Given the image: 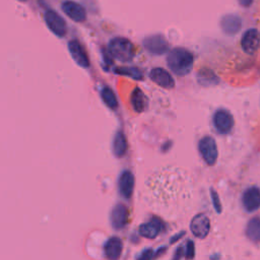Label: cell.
I'll return each mask as SVG.
<instances>
[{"instance_id":"1","label":"cell","mask_w":260,"mask_h":260,"mask_svg":"<svg viewBox=\"0 0 260 260\" xmlns=\"http://www.w3.org/2000/svg\"><path fill=\"white\" fill-rule=\"evenodd\" d=\"M167 64L176 76L184 77L191 72L194 64V56L189 50L177 47L168 53Z\"/></svg>"},{"instance_id":"2","label":"cell","mask_w":260,"mask_h":260,"mask_svg":"<svg viewBox=\"0 0 260 260\" xmlns=\"http://www.w3.org/2000/svg\"><path fill=\"white\" fill-rule=\"evenodd\" d=\"M109 54L120 62H130L135 55V50L129 39L115 37L109 43Z\"/></svg>"},{"instance_id":"3","label":"cell","mask_w":260,"mask_h":260,"mask_svg":"<svg viewBox=\"0 0 260 260\" xmlns=\"http://www.w3.org/2000/svg\"><path fill=\"white\" fill-rule=\"evenodd\" d=\"M198 151L203 159V161L208 166L215 165L218 157L217 145L213 137L206 135L203 136L198 142Z\"/></svg>"},{"instance_id":"4","label":"cell","mask_w":260,"mask_h":260,"mask_svg":"<svg viewBox=\"0 0 260 260\" xmlns=\"http://www.w3.org/2000/svg\"><path fill=\"white\" fill-rule=\"evenodd\" d=\"M144 49L153 55H164L169 50V43L163 35H151L143 40Z\"/></svg>"},{"instance_id":"5","label":"cell","mask_w":260,"mask_h":260,"mask_svg":"<svg viewBox=\"0 0 260 260\" xmlns=\"http://www.w3.org/2000/svg\"><path fill=\"white\" fill-rule=\"evenodd\" d=\"M212 123L218 133L228 134L234 127V118L228 110L218 109L213 114Z\"/></svg>"},{"instance_id":"6","label":"cell","mask_w":260,"mask_h":260,"mask_svg":"<svg viewBox=\"0 0 260 260\" xmlns=\"http://www.w3.org/2000/svg\"><path fill=\"white\" fill-rule=\"evenodd\" d=\"M241 47L245 53L255 54L260 48V32L254 28L247 30L242 36Z\"/></svg>"},{"instance_id":"7","label":"cell","mask_w":260,"mask_h":260,"mask_svg":"<svg viewBox=\"0 0 260 260\" xmlns=\"http://www.w3.org/2000/svg\"><path fill=\"white\" fill-rule=\"evenodd\" d=\"M45 23L49 30L56 36L62 38L66 34V23L63 18L54 11H48L45 14Z\"/></svg>"},{"instance_id":"8","label":"cell","mask_w":260,"mask_h":260,"mask_svg":"<svg viewBox=\"0 0 260 260\" xmlns=\"http://www.w3.org/2000/svg\"><path fill=\"white\" fill-rule=\"evenodd\" d=\"M190 230L196 238L205 239L210 231L209 217L205 213L196 214L190 222Z\"/></svg>"},{"instance_id":"9","label":"cell","mask_w":260,"mask_h":260,"mask_svg":"<svg viewBox=\"0 0 260 260\" xmlns=\"http://www.w3.org/2000/svg\"><path fill=\"white\" fill-rule=\"evenodd\" d=\"M242 205L248 212L256 211L260 208V188L251 186L242 194Z\"/></svg>"},{"instance_id":"10","label":"cell","mask_w":260,"mask_h":260,"mask_svg":"<svg viewBox=\"0 0 260 260\" xmlns=\"http://www.w3.org/2000/svg\"><path fill=\"white\" fill-rule=\"evenodd\" d=\"M150 79L159 87L167 90L175 88V81L173 77L162 67H155L150 72Z\"/></svg>"},{"instance_id":"11","label":"cell","mask_w":260,"mask_h":260,"mask_svg":"<svg viewBox=\"0 0 260 260\" xmlns=\"http://www.w3.org/2000/svg\"><path fill=\"white\" fill-rule=\"evenodd\" d=\"M135 185V178L132 172L125 170L123 171L118 179V188L121 196L125 199L131 198Z\"/></svg>"},{"instance_id":"12","label":"cell","mask_w":260,"mask_h":260,"mask_svg":"<svg viewBox=\"0 0 260 260\" xmlns=\"http://www.w3.org/2000/svg\"><path fill=\"white\" fill-rule=\"evenodd\" d=\"M68 49L71 57L82 67L88 68L90 66V58L84 46L78 40H71L68 43Z\"/></svg>"},{"instance_id":"13","label":"cell","mask_w":260,"mask_h":260,"mask_svg":"<svg viewBox=\"0 0 260 260\" xmlns=\"http://www.w3.org/2000/svg\"><path fill=\"white\" fill-rule=\"evenodd\" d=\"M128 219V209L125 204L117 203L111 211V225L115 230H122Z\"/></svg>"},{"instance_id":"14","label":"cell","mask_w":260,"mask_h":260,"mask_svg":"<svg viewBox=\"0 0 260 260\" xmlns=\"http://www.w3.org/2000/svg\"><path fill=\"white\" fill-rule=\"evenodd\" d=\"M62 11L68 18L77 23H82L87 19V13L84 7L76 2H71V0L63 3Z\"/></svg>"},{"instance_id":"15","label":"cell","mask_w":260,"mask_h":260,"mask_svg":"<svg viewBox=\"0 0 260 260\" xmlns=\"http://www.w3.org/2000/svg\"><path fill=\"white\" fill-rule=\"evenodd\" d=\"M123 251V242L118 237H111L104 246L105 256L109 260H119Z\"/></svg>"},{"instance_id":"16","label":"cell","mask_w":260,"mask_h":260,"mask_svg":"<svg viewBox=\"0 0 260 260\" xmlns=\"http://www.w3.org/2000/svg\"><path fill=\"white\" fill-rule=\"evenodd\" d=\"M163 222L160 218L154 216L150 221L140 225L139 234L146 239H155L163 229Z\"/></svg>"},{"instance_id":"17","label":"cell","mask_w":260,"mask_h":260,"mask_svg":"<svg viewBox=\"0 0 260 260\" xmlns=\"http://www.w3.org/2000/svg\"><path fill=\"white\" fill-rule=\"evenodd\" d=\"M220 27L226 34L235 35L240 31L242 22L241 19L236 15H226L220 21Z\"/></svg>"},{"instance_id":"18","label":"cell","mask_w":260,"mask_h":260,"mask_svg":"<svg viewBox=\"0 0 260 260\" xmlns=\"http://www.w3.org/2000/svg\"><path fill=\"white\" fill-rule=\"evenodd\" d=\"M130 102H131V106H132L133 110L136 113H142L148 107V99L139 88H135L132 91V94L130 97Z\"/></svg>"},{"instance_id":"19","label":"cell","mask_w":260,"mask_h":260,"mask_svg":"<svg viewBox=\"0 0 260 260\" xmlns=\"http://www.w3.org/2000/svg\"><path fill=\"white\" fill-rule=\"evenodd\" d=\"M128 148L127 139L122 130L117 131L113 140V154L116 158H122L125 156Z\"/></svg>"},{"instance_id":"20","label":"cell","mask_w":260,"mask_h":260,"mask_svg":"<svg viewBox=\"0 0 260 260\" xmlns=\"http://www.w3.org/2000/svg\"><path fill=\"white\" fill-rule=\"evenodd\" d=\"M245 233L252 243H260V217H252L247 224Z\"/></svg>"},{"instance_id":"21","label":"cell","mask_w":260,"mask_h":260,"mask_svg":"<svg viewBox=\"0 0 260 260\" xmlns=\"http://www.w3.org/2000/svg\"><path fill=\"white\" fill-rule=\"evenodd\" d=\"M101 97L105 103V105L112 109V110H115L117 109L118 107V100L116 98V95L115 93L113 92L112 89L108 88V87H105L102 92H101Z\"/></svg>"},{"instance_id":"22","label":"cell","mask_w":260,"mask_h":260,"mask_svg":"<svg viewBox=\"0 0 260 260\" xmlns=\"http://www.w3.org/2000/svg\"><path fill=\"white\" fill-rule=\"evenodd\" d=\"M115 73L120 76L129 77L135 81H142L143 80V72L137 67H117L115 69Z\"/></svg>"},{"instance_id":"23","label":"cell","mask_w":260,"mask_h":260,"mask_svg":"<svg viewBox=\"0 0 260 260\" xmlns=\"http://www.w3.org/2000/svg\"><path fill=\"white\" fill-rule=\"evenodd\" d=\"M210 197H211L213 208L215 209V211L217 213H220L221 210H222V206H221V203H220L219 196H218L217 192L213 188H210Z\"/></svg>"},{"instance_id":"24","label":"cell","mask_w":260,"mask_h":260,"mask_svg":"<svg viewBox=\"0 0 260 260\" xmlns=\"http://www.w3.org/2000/svg\"><path fill=\"white\" fill-rule=\"evenodd\" d=\"M184 256L187 260H192L194 258V256H195V245H194L193 241H191V240L187 241Z\"/></svg>"},{"instance_id":"25","label":"cell","mask_w":260,"mask_h":260,"mask_svg":"<svg viewBox=\"0 0 260 260\" xmlns=\"http://www.w3.org/2000/svg\"><path fill=\"white\" fill-rule=\"evenodd\" d=\"M154 259V251L153 249H145L142 251L138 260H153Z\"/></svg>"},{"instance_id":"26","label":"cell","mask_w":260,"mask_h":260,"mask_svg":"<svg viewBox=\"0 0 260 260\" xmlns=\"http://www.w3.org/2000/svg\"><path fill=\"white\" fill-rule=\"evenodd\" d=\"M185 234H186V232H185V231H182V232H180V233L174 235V236L170 239V244H175V243L178 242L181 238H183V236H184Z\"/></svg>"},{"instance_id":"27","label":"cell","mask_w":260,"mask_h":260,"mask_svg":"<svg viewBox=\"0 0 260 260\" xmlns=\"http://www.w3.org/2000/svg\"><path fill=\"white\" fill-rule=\"evenodd\" d=\"M184 254V250H183V246H179L175 252V255L173 257V260H180L183 257Z\"/></svg>"},{"instance_id":"28","label":"cell","mask_w":260,"mask_h":260,"mask_svg":"<svg viewBox=\"0 0 260 260\" xmlns=\"http://www.w3.org/2000/svg\"><path fill=\"white\" fill-rule=\"evenodd\" d=\"M238 3L243 8H249L253 4V0H238Z\"/></svg>"}]
</instances>
